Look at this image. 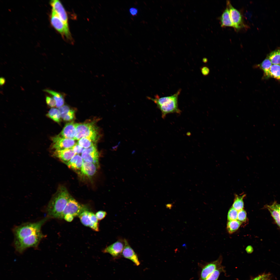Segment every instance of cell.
<instances>
[{"label":"cell","instance_id":"43","mask_svg":"<svg viewBox=\"0 0 280 280\" xmlns=\"http://www.w3.org/2000/svg\"><path fill=\"white\" fill-rule=\"evenodd\" d=\"M5 82V78L3 77H1L0 78V84L1 86H2L4 84Z\"/></svg>","mask_w":280,"mask_h":280},{"label":"cell","instance_id":"11","mask_svg":"<svg viewBox=\"0 0 280 280\" xmlns=\"http://www.w3.org/2000/svg\"><path fill=\"white\" fill-rule=\"evenodd\" d=\"M124 245V239H120L106 247L102 251L110 254L115 258H118L122 256Z\"/></svg>","mask_w":280,"mask_h":280},{"label":"cell","instance_id":"39","mask_svg":"<svg viewBox=\"0 0 280 280\" xmlns=\"http://www.w3.org/2000/svg\"><path fill=\"white\" fill-rule=\"evenodd\" d=\"M267 206L275 209L278 211L280 214V204L276 203V202H274L271 205H267Z\"/></svg>","mask_w":280,"mask_h":280},{"label":"cell","instance_id":"16","mask_svg":"<svg viewBox=\"0 0 280 280\" xmlns=\"http://www.w3.org/2000/svg\"><path fill=\"white\" fill-rule=\"evenodd\" d=\"M76 154L72 148L63 150H55L53 155L65 164Z\"/></svg>","mask_w":280,"mask_h":280},{"label":"cell","instance_id":"13","mask_svg":"<svg viewBox=\"0 0 280 280\" xmlns=\"http://www.w3.org/2000/svg\"><path fill=\"white\" fill-rule=\"evenodd\" d=\"M52 10L54 11L65 23L69 27L67 12L61 2L58 0H53L50 2Z\"/></svg>","mask_w":280,"mask_h":280},{"label":"cell","instance_id":"28","mask_svg":"<svg viewBox=\"0 0 280 280\" xmlns=\"http://www.w3.org/2000/svg\"><path fill=\"white\" fill-rule=\"evenodd\" d=\"M270 77L280 81V65H272L270 71Z\"/></svg>","mask_w":280,"mask_h":280},{"label":"cell","instance_id":"17","mask_svg":"<svg viewBox=\"0 0 280 280\" xmlns=\"http://www.w3.org/2000/svg\"><path fill=\"white\" fill-rule=\"evenodd\" d=\"M76 135L75 123L72 122L65 125L59 135L64 138L75 140Z\"/></svg>","mask_w":280,"mask_h":280},{"label":"cell","instance_id":"31","mask_svg":"<svg viewBox=\"0 0 280 280\" xmlns=\"http://www.w3.org/2000/svg\"><path fill=\"white\" fill-rule=\"evenodd\" d=\"M222 270V268L220 267L212 273L205 280H217Z\"/></svg>","mask_w":280,"mask_h":280},{"label":"cell","instance_id":"36","mask_svg":"<svg viewBox=\"0 0 280 280\" xmlns=\"http://www.w3.org/2000/svg\"><path fill=\"white\" fill-rule=\"evenodd\" d=\"M107 215V212L102 211H99L95 214V216L98 220H101L103 219Z\"/></svg>","mask_w":280,"mask_h":280},{"label":"cell","instance_id":"7","mask_svg":"<svg viewBox=\"0 0 280 280\" xmlns=\"http://www.w3.org/2000/svg\"><path fill=\"white\" fill-rule=\"evenodd\" d=\"M50 22L52 26L63 36L71 40L72 38L69 27L65 23L53 10H52Z\"/></svg>","mask_w":280,"mask_h":280},{"label":"cell","instance_id":"20","mask_svg":"<svg viewBox=\"0 0 280 280\" xmlns=\"http://www.w3.org/2000/svg\"><path fill=\"white\" fill-rule=\"evenodd\" d=\"M61 118L64 121H69L72 120L74 117L75 111L71 109L68 106L64 105L59 108Z\"/></svg>","mask_w":280,"mask_h":280},{"label":"cell","instance_id":"29","mask_svg":"<svg viewBox=\"0 0 280 280\" xmlns=\"http://www.w3.org/2000/svg\"><path fill=\"white\" fill-rule=\"evenodd\" d=\"M77 143L85 149L88 148L95 145V143L86 137L82 138L79 140Z\"/></svg>","mask_w":280,"mask_h":280},{"label":"cell","instance_id":"1","mask_svg":"<svg viewBox=\"0 0 280 280\" xmlns=\"http://www.w3.org/2000/svg\"><path fill=\"white\" fill-rule=\"evenodd\" d=\"M71 197L65 187H59L47 208L48 217L59 219Z\"/></svg>","mask_w":280,"mask_h":280},{"label":"cell","instance_id":"8","mask_svg":"<svg viewBox=\"0 0 280 280\" xmlns=\"http://www.w3.org/2000/svg\"><path fill=\"white\" fill-rule=\"evenodd\" d=\"M226 4L227 7L229 11L230 19L234 29L237 31L242 28L247 27L243 22L240 12L232 6L229 1H227Z\"/></svg>","mask_w":280,"mask_h":280},{"label":"cell","instance_id":"10","mask_svg":"<svg viewBox=\"0 0 280 280\" xmlns=\"http://www.w3.org/2000/svg\"><path fill=\"white\" fill-rule=\"evenodd\" d=\"M51 139L52 147L55 150L71 148L76 144L74 139L64 138L59 135L52 137Z\"/></svg>","mask_w":280,"mask_h":280},{"label":"cell","instance_id":"30","mask_svg":"<svg viewBox=\"0 0 280 280\" xmlns=\"http://www.w3.org/2000/svg\"><path fill=\"white\" fill-rule=\"evenodd\" d=\"M267 208L270 212L277 224L280 227V214L278 212L273 208L266 206Z\"/></svg>","mask_w":280,"mask_h":280},{"label":"cell","instance_id":"44","mask_svg":"<svg viewBox=\"0 0 280 280\" xmlns=\"http://www.w3.org/2000/svg\"><path fill=\"white\" fill-rule=\"evenodd\" d=\"M203 60V62H205V63H206L207 61V59H204Z\"/></svg>","mask_w":280,"mask_h":280},{"label":"cell","instance_id":"27","mask_svg":"<svg viewBox=\"0 0 280 280\" xmlns=\"http://www.w3.org/2000/svg\"><path fill=\"white\" fill-rule=\"evenodd\" d=\"M46 115L57 122L59 123L61 121V117L60 111L59 109L57 108H51Z\"/></svg>","mask_w":280,"mask_h":280},{"label":"cell","instance_id":"38","mask_svg":"<svg viewBox=\"0 0 280 280\" xmlns=\"http://www.w3.org/2000/svg\"><path fill=\"white\" fill-rule=\"evenodd\" d=\"M201 73L204 76L208 75L210 73V69L209 68L206 66H204L201 68Z\"/></svg>","mask_w":280,"mask_h":280},{"label":"cell","instance_id":"33","mask_svg":"<svg viewBox=\"0 0 280 280\" xmlns=\"http://www.w3.org/2000/svg\"><path fill=\"white\" fill-rule=\"evenodd\" d=\"M247 219V213L243 209L238 211L237 220L241 223L246 221Z\"/></svg>","mask_w":280,"mask_h":280},{"label":"cell","instance_id":"5","mask_svg":"<svg viewBox=\"0 0 280 280\" xmlns=\"http://www.w3.org/2000/svg\"><path fill=\"white\" fill-rule=\"evenodd\" d=\"M45 237L41 232L23 238L15 239L14 244L16 251L22 254L27 248L37 247L41 240Z\"/></svg>","mask_w":280,"mask_h":280},{"label":"cell","instance_id":"19","mask_svg":"<svg viewBox=\"0 0 280 280\" xmlns=\"http://www.w3.org/2000/svg\"><path fill=\"white\" fill-rule=\"evenodd\" d=\"M97 165L95 164L83 161L81 170V173L88 177H91L95 173Z\"/></svg>","mask_w":280,"mask_h":280},{"label":"cell","instance_id":"18","mask_svg":"<svg viewBox=\"0 0 280 280\" xmlns=\"http://www.w3.org/2000/svg\"><path fill=\"white\" fill-rule=\"evenodd\" d=\"M83 162L81 156L79 154H76L66 164L69 168L73 170H81Z\"/></svg>","mask_w":280,"mask_h":280},{"label":"cell","instance_id":"23","mask_svg":"<svg viewBox=\"0 0 280 280\" xmlns=\"http://www.w3.org/2000/svg\"><path fill=\"white\" fill-rule=\"evenodd\" d=\"M269 59L267 58L257 66L263 71L264 76L266 78H269L270 71L272 64Z\"/></svg>","mask_w":280,"mask_h":280},{"label":"cell","instance_id":"35","mask_svg":"<svg viewBox=\"0 0 280 280\" xmlns=\"http://www.w3.org/2000/svg\"><path fill=\"white\" fill-rule=\"evenodd\" d=\"M72 148L75 153L78 154L82 153L84 149L83 147L77 143Z\"/></svg>","mask_w":280,"mask_h":280},{"label":"cell","instance_id":"15","mask_svg":"<svg viewBox=\"0 0 280 280\" xmlns=\"http://www.w3.org/2000/svg\"><path fill=\"white\" fill-rule=\"evenodd\" d=\"M221 262V257H220L217 260L205 266L201 272V280H205L214 271L220 267Z\"/></svg>","mask_w":280,"mask_h":280},{"label":"cell","instance_id":"4","mask_svg":"<svg viewBox=\"0 0 280 280\" xmlns=\"http://www.w3.org/2000/svg\"><path fill=\"white\" fill-rule=\"evenodd\" d=\"M76 135L75 140L86 137L96 143L99 137L98 127L93 122L75 123Z\"/></svg>","mask_w":280,"mask_h":280},{"label":"cell","instance_id":"24","mask_svg":"<svg viewBox=\"0 0 280 280\" xmlns=\"http://www.w3.org/2000/svg\"><path fill=\"white\" fill-rule=\"evenodd\" d=\"M267 57L273 65H280V48L270 52Z\"/></svg>","mask_w":280,"mask_h":280},{"label":"cell","instance_id":"22","mask_svg":"<svg viewBox=\"0 0 280 280\" xmlns=\"http://www.w3.org/2000/svg\"><path fill=\"white\" fill-rule=\"evenodd\" d=\"M44 91L52 96L55 101L57 107L59 108L63 106L64 103V99L62 95L60 93L49 89H44Z\"/></svg>","mask_w":280,"mask_h":280},{"label":"cell","instance_id":"14","mask_svg":"<svg viewBox=\"0 0 280 280\" xmlns=\"http://www.w3.org/2000/svg\"><path fill=\"white\" fill-rule=\"evenodd\" d=\"M124 239L125 245L122 256L123 257L131 261L136 265H139L140 262L137 254L131 247L128 241L125 239Z\"/></svg>","mask_w":280,"mask_h":280},{"label":"cell","instance_id":"40","mask_svg":"<svg viewBox=\"0 0 280 280\" xmlns=\"http://www.w3.org/2000/svg\"><path fill=\"white\" fill-rule=\"evenodd\" d=\"M129 12L131 15L134 16L137 15L138 13V10L136 8L131 7L129 9Z\"/></svg>","mask_w":280,"mask_h":280},{"label":"cell","instance_id":"25","mask_svg":"<svg viewBox=\"0 0 280 280\" xmlns=\"http://www.w3.org/2000/svg\"><path fill=\"white\" fill-rule=\"evenodd\" d=\"M245 195L244 194L241 195H235L232 207L238 211L243 209L244 207L243 199Z\"/></svg>","mask_w":280,"mask_h":280},{"label":"cell","instance_id":"12","mask_svg":"<svg viewBox=\"0 0 280 280\" xmlns=\"http://www.w3.org/2000/svg\"><path fill=\"white\" fill-rule=\"evenodd\" d=\"M81 156L84 162L93 163L97 166L99 165V153L96 145L84 149Z\"/></svg>","mask_w":280,"mask_h":280},{"label":"cell","instance_id":"41","mask_svg":"<svg viewBox=\"0 0 280 280\" xmlns=\"http://www.w3.org/2000/svg\"><path fill=\"white\" fill-rule=\"evenodd\" d=\"M74 217L70 214H66L64 217V219L68 222H71L73 220Z\"/></svg>","mask_w":280,"mask_h":280},{"label":"cell","instance_id":"2","mask_svg":"<svg viewBox=\"0 0 280 280\" xmlns=\"http://www.w3.org/2000/svg\"><path fill=\"white\" fill-rule=\"evenodd\" d=\"M181 89H179L174 94L171 96L160 97L156 95L155 98L148 97L149 99L153 101L160 110L163 118H164L167 114L176 113L180 114L181 111L178 107V98Z\"/></svg>","mask_w":280,"mask_h":280},{"label":"cell","instance_id":"21","mask_svg":"<svg viewBox=\"0 0 280 280\" xmlns=\"http://www.w3.org/2000/svg\"><path fill=\"white\" fill-rule=\"evenodd\" d=\"M220 19L221 27H231L234 28L233 24L230 19L229 11L227 7L223 12Z\"/></svg>","mask_w":280,"mask_h":280},{"label":"cell","instance_id":"6","mask_svg":"<svg viewBox=\"0 0 280 280\" xmlns=\"http://www.w3.org/2000/svg\"><path fill=\"white\" fill-rule=\"evenodd\" d=\"M87 210L88 209L87 207L80 204L71 197L59 219H64L67 214H71L74 217L79 216L82 213Z\"/></svg>","mask_w":280,"mask_h":280},{"label":"cell","instance_id":"3","mask_svg":"<svg viewBox=\"0 0 280 280\" xmlns=\"http://www.w3.org/2000/svg\"><path fill=\"white\" fill-rule=\"evenodd\" d=\"M48 218L46 217L36 222L27 223L15 227L13 230L15 239L23 238L41 232L42 226Z\"/></svg>","mask_w":280,"mask_h":280},{"label":"cell","instance_id":"32","mask_svg":"<svg viewBox=\"0 0 280 280\" xmlns=\"http://www.w3.org/2000/svg\"><path fill=\"white\" fill-rule=\"evenodd\" d=\"M238 211L232 207L230 208L227 215V219L228 221L237 220Z\"/></svg>","mask_w":280,"mask_h":280},{"label":"cell","instance_id":"26","mask_svg":"<svg viewBox=\"0 0 280 280\" xmlns=\"http://www.w3.org/2000/svg\"><path fill=\"white\" fill-rule=\"evenodd\" d=\"M242 223L237 220L228 221L227 224V229L230 234L235 232L238 229Z\"/></svg>","mask_w":280,"mask_h":280},{"label":"cell","instance_id":"9","mask_svg":"<svg viewBox=\"0 0 280 280\" xmlns=\"http://www.w3.org/2000/svg\"><path fill=\"white\" fill-rule=\"evenodd\" d=\"M81 223L85 226L89 227L93 230H99L98 220L95 214L88 210L82 213L78 216Z\"/></svg>","mask_w":280,"mask_h":280},{"label":"cell","instance_id":"37","mask_svg":"<svg viewBox=\"0 0 280 280\" xmlns=\"http://www.w3.org/2000/svg\"><path fill=\"white\" fill-rule=\"evenodd\" d=\"M46 103L50 107H53L56 106L55 101L53 98L46 96Z\"/></svg>","mask_w":280,"mask_h":280},{"label":"cell","instance_id":"34","mask_svg":"<svg viewBox=\"0 0 280 280\" xmlns=\"http://www.w3.org/2000/svg\"><path fill=\"white\" fill-rule=\"evenodd\" d=\"M271 274L268 273H264L254 278L252 280H270Z\"/></svg>","mask_w":280,"mask_h":280},{"label":"cell","instance_id":"42","mask_svg":"<svg viewBox=\"0 0 280 280\" xmlns=\"http://www.w3.org/2000/svg\"><path fill=\"white\" fill-rule=\"evenodd\" d=\"M246 250L248 253H250L253 251V249L251 246H248L246 247Z\"/></svg>","mask_w":280,"mask_h":280}]
</instances>
